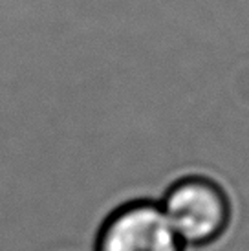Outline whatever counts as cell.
Here are the masks:
<instances>
[{
	"mask_svg": "<svg viewBox=\"0 0 249 251\" xmlns=\"http://www.w3.org/2000/svg\"><path fill=\"white\" fill-rule=\"evenodd\" d=\"M92 251H189L156 198H130L99 220Z\"/></svg>",
	"mask_w": 249,
	"mask_h": 251,
	"instance_id": "7a4b0ae2",
	"label": "cell"
},
{
	"mask_svg": "<svg viewBox=\"0 0 249 251\" xmlns=\"http://www.w3.org/2000/svg\"><path fill=\"white\" fill-rule=\"evenodd\" d=\"M158 203L187 250L218 244L235 218V205L227 189L203 173L176 176L163 189Z\"/></svg>",
	"mask_w": 249,
	"mask_h": 251,
	"instance_id": "6da1fadb",
	"label": "cell"
}]
</instances>
